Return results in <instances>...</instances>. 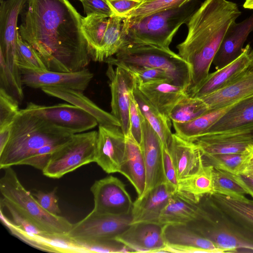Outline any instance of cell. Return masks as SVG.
Instances as JSON below:
<instances>
[{
    "instance_id": "cell-1",
    "label": "cell",
    "mask_w": 253,
    "mask_h": 253,
    "mask_svg": "<svg viewBox=\"0 0 253 253\" xmlns=\"http://www.w3.org/2000/svg\"><path fill=\"white\" fill-rule=\"evenodd\" d=\"M18 33L50 71L72 72L91 60L82 30L83 17L68 0H28Z\"/></svg>"
},
{
    "instance_id": "cell-2",
    "label": "cell",
    "mask_w": 253,
    "mask_h": 253,
    "mask_svg": "<svg viewBox=\"0 0 253 253\" xmlns=\"http://www.w3.org/2000/svg\"><path fill=\"white\" fill-rule=\"evenodd\" d=\"M236 3L227 0H205L186 23L185 39L176 46L178 54L189 65L193 96L208 77L213 59L230 26L241 15Z\"/></svg>"
},
{
    "instance_id": "cell-3",
    "label": "cell",
    "mask_w": 253,
    "mask_h": 253,
    "mask_svg": "<svg viewBox=\"0 0 253 253\" xmlns=\"http://www.w3.org/2000/svg\"><path fill=\"white\" fill-rule=\"evenodd\" d=\"M74 134L25 109H20L10 125L8 141L0 153V169L21 165L42 147L68 141Z\"/></svg>"
},
{
    "instance_id": "cell-4",
    "label": "cell",
    "mask_w": 253,
    "mask_h": 253,
    "mask_svg": "<svg viewBox=\"0 0 253 253\" xmlns=\"http://www.w3.org/2000/svg\"><path fill=\"white\" fill-rule=\"evenodd\" d=\"M3 169L4 174L0 179V199L43 232L56 236L66 235L73 224L65 217L44 210L23 186L12 167Z\"/></svg>"
},
{
    "instance_id": "cell-5",
    "label": "cell",
    "mask_w": 253,
    "mask_h": 253,
    "mask_svg": "<svg viewBox=\"0 0 253 253\" xmlns=\"http://www.w3.org/2000/svg\"><path fill=\"white\" fill-rule=\"evenodd\" d=\"M114 57L105 61L107 64L127 66H142L165 71L175 85L186 90L191 83L189 64L178 54L157 45L129 42L122 48Z\"/></svg>"
},
{
    "instance_id": "cell-6",
    "label": "cell",
    "mask_w": 253,
    "mask_h": 253,
    "mask_svg": "<svg viewBox=\"0 0 253 253\" xmlns=\"http://www.w3.org/2000/svg\"><path fill=\"white\" fill-rule=\"evenodd\" d=\"M190 2L139 19L132 20L123 17L124 31L129 42L169 48L175 34L183 24L187 23L194 11Z\"/></svg>"
},
{
    "instance_id": "cell-7",
    "label": "cell",
    "mask_w": 253,
    "mask_h": 253,
    "mask_svg": "<svg viewBox=\"0 0 253 253\" xmlns=\"http://www.w3.org/2000/svg\"><path fill=\"white\" fill-rule=\"evenodd\" d=\"M199 205L197 218L187 224L190 227L211 241L223 253L253 252V240L218 211L207 195Z\"/></svg>"
},
{
    "instance_id": "cell-8",
    "label": "cell",
    "mask_w": 253,
    "mask_h": 253,
    "mask_svg": "<svg viewBox=\"0 0 253 253\" xmlns=\"http://www.w3.org/2000/svg\"><path fill=\"white\" fill-rule=\"evenodd\" d=\"M97 131L74 134L51 155L42 170L44 175L60 178L84 165L95 162Z\"/></svg>"
},
{
    "instance_id": "cell-9",
    "label": "cell",
    "mask_w": 253,
    "mask_h": 253,
    "mask_svg": "<svg viewBox=\"0 0 253 253\" xmlns=\"http://www.w3.org/2000/svg\"><path fill=\"white\" fill-rule=\"evenodd\" d=\"M131 213L125 215L97 214L92 211L84 218L73 224L65 237L81 246L113 240L131 223Z\"/></svg>"
},
{
    "instance_id": "cell-10",
    "label": "cell",
    "mask_w": 253,
    "mask_h": 253,
    "mask_svg": "<svg viewBox=\"0 0 253 253\" xmlns=\"http://www.w3.org/2000/svg\"><path fill=\"white\" fill-rule=\"evenodd\" d=\"M28 0H0V52L18 84L22 86L18 62L17 22Z\"/></svg>"
},
{
    "instance_id": "cell-11",
    "label": "cell",
    "mask_w": 253,
    "mask_h": 253,
    "mask_svg": "<svg viewBox=\"0 0 253 253\" xmlns=\"http://www.w3.org/2000/svg\"><path fill=\"white\" fill-rule=\"evenodd\" d=\"M90 191L94 200L92 212L115 215L131 213L133 202L125 184L117 177L109 175L96 180Z\"/></svg>"
},
{
    "instance_id": "cell-12",
    "label": "cell",
    "mask_w": 253,
    "mask_h": 253,
    "mask_svg": "<svg viewBox=\"0 0 253 253\" xmlns=\"http://www.w3.org/2000/svg\"><path fill=\"white\" fill-rule=\"evenodd\" d=\"M24 109L73 134L88 131L98 125L92 116L71 104L45 106L31 102Z\"/></svg>"
},
{
    "instance_id": "cell-13",
    "label": "cell",
    "mask_w": 253,
    "mask_h": 253,
    "mask_svg": "<svg viewBox=\"0 0 253 253\" xmlns=\"http://www.w3.org/2000/svg\"><path fill=\"white\" fill-rule=\"evenodd\" d=\"M106 75L111 90V113L118 120L126 136L130 130L129 108L133 91L137 84L135 75L125 68L108 64Z\"/></svg>"
},
{
    "instance_id": "cell-14",
    "label": "cell",
    "mask_w": 253,
    "mask_h": 253,
    "mask_svg": "<svg viewBox=\"0 0 253 253\" xmlns=\"http://www.w3.org/2000/svg\"><path fill=\"white\" fill-rule=\"evenodd\" d=\"M203 157L224 154H249L253 150V135L249 129L208 132L191 140Z\"/></svg>"
},
{
    "instance_id": "cell-15",
    "label": "cell",
    "mask_w": 253,
    "mask_h": 253,
    "mask_svg": "<svg viewBox=\"0 0 253 253\" xmlns=\"http://www.w3.org/2000/svg\"><path fill=\"white\" fill-rule=\"evenodd\" d=\"M22 84L33 88L55 87L84 91L93 74L86 68L72 72L20 69Z\"/></svg>"
},
{
    "instance_id": "cell-16",
    "label": "cell",
    "mask_w": 253,
    "mask_h": 253,
    "mask_svg": "<svg viewBox=\"0 0 253 253\" xmlns=\"http://www.w3.org/2000/svg\"><path fill=\"white\" fill-rule=\"evenodd\" d=\"M95 162L106 173L120 172L124 157L126 136L120 126L99 125Z\"/></svg>"
},
{
    "instance_id": "cell-17",
    "label": "cell",
    "mask_w": 253,
    "mask_h": 253,
    "mask_svg": "<svg viewBox=\"0 0 253 253\" xmlns=\"http://www.w3.org/2000/svg\"><path fill=\"white\" fill-rule=\"evenodd\" d=\"M115 240L133 252H166L163 225L158 223L139 222L131 223Z\"/></svg>"
},
{
    "instance_id": "cell-18",
    "label": "cell",
    "mask_w": 253,
    "mask_h": 253,
    "mask_svg": "<svg viewBox=\"0 0 253 253\" xmlns=\"http://www.w3.org/2000/svg\"><path fill=\"white\" fill-rule=\"evenodd\" d=\"M163 235L166 252L223 253L211 241L187 224L164 225Z\"/></svg>"
},
{
    "instance_id": "cell-19",
    "label": "cell",
    "mask_w": 253,
    "mask_h": 253,
    "mask_svg": "<svg viewBox=\"0 0 253 253\" xmlns=\"http://www.w3.org/2000/svg\"><path fill=\"white\" fill-rule=\"evenodd\" d=\"M140 145L146 171L145 188L141 198L152 188L166 182L163 160V144L158 134L146 119L142 125Z\"/></svg>"
},
{
    "instance_id": "cell-20",
    "label": "cell",
    "mask_w": 253,
    "mask_h": 253,
    "mask_svg": "<svg viewBox=\"0 0 253 253\" xmlns=\"http://www.w3.org/2000/svg\"><path fill=\"white\" fill-rule=\"evenodd\" d=\"M253 63V49L250 44L243 48L241 54L232 62L209 74L193 97L201 98L220 89L237 81L249 70Z\"/></svg>"
},
{
    "instance_id": "cell-21",
    "label": "cell",
    "mask_w": 253,
    "mask_h": 253,
    "mask_svg": "<svg viewBox=\"0 0 253 253\" xmlns=\"http://www.w3.org/2000/svg\"><path fill=\"white\" fill-rule=\"evenodd\" d=\"M207 196L218 211L253 240V201L217 193Z\"/></svg>"
},
{
    "instance_id": "cell-22",
    "label": "cell",
    "mask_w": 253,
    "mask_h": 253,
    "mask_svg": "<svg viewBox=\"0 0 253 253\" xmlns=\"http://www.w3.org/2000/svg\"><path fill=\"white\" fill-rule=\"evenodd\" d=\"M175 191L174 187L165 182L152 188L141 198H137L133 202L131 223H158L162 210Z\"/></svg>"
},
{
    "instance_id": "cell-23",
    "label": "cell",
    "mask_w": 253,
    "mask_h": 253,
    "mask_svg": "<svg viewBox=\"0 0 253 253\" xmlns=\"http://www.w3.org/2000/svg\"><path fill=\"white\" fill-rule=\"evenodd\" d=\"M253 31V14L239 23L233 22L228 29L213 59L216 70L237 58L243 51V45Z\"/></svg>"
},
{
    "instance_id": "cell-24",
    "label": "cell",
    "mask_w": 253,
    "mask_h": 253,
    "mask_svg": "<svg viewBox=\"0 0 253 253\" xmlns=\"http://www.w3.org/2000/svg\"><path fill=\"white\" fill-rule=\"evenodd\" d=\"M168 148L173 160L178 180L195 174L204 164L198 146L175 133H173Z\"/></svg>"
},
{
    "instance_id": "cell-25",
    "label": "cell",
    "mask_w": 253,
    "mask_h": 253,
    "mask_svg": "<svg viewBox=\"0 0 253 253\" xmlns=\"http://www.w3.org/2000/svg\"><path fill=\"white\" fill-rule=\"evenodd\" d=\"M138 84L142 94L167 119L175 105L187 95L185 89L168 81Z\"/></svg>"
},
{
    "instance_id": "cell-26",
    "label": "cell",
    "mask_w": 253,
    "mask_h": 253,
    "mask_svg": "<svg viewBox=\"0 0 253 253\" xmlns=\"http://www.w3.org/2000/svg\"><path fill=\"white\" fill-rule=\"evenodd\" d=\"M126 136V150L120 171L134 187L137 198L143 194L146 184V171L141 146L130 131Z\"/></svg>"
},
{
    "instance_id": "cell-27",
    "label": "cell",
    "mask_w": 253,
    "mask_h": 253,
    "mask_svg": "<svg viewBox=\"0 0 253 253\" xmlns=\"http://www.w3.org/2000/svg\"><path fill=\"white\" fill-rule=\"evenodd\" d=\"M1 222L9 232L23 242L37 249L50 253H72L73 243L68 239L50 235H38L30 233L16 225L9 220L0 209Z\"/></svg>"
},
{
    "instance_id": "cell-28",
    "label": "cell",
    "mask_w": 253,
    "mask_h": 253,
    "mask_svg": "<svg viewBox=\"0 0 253 253\" xmlns=\"http://www.w3.org/2000/svg\"><path fill=\"white\" fill-rule=\"evenodd\" d=\"M41 89L49 96L64 100L89 113L97 120L98 125L120 127L119 121L111 113L100 108L85 96L83 92L55 87H43Z\"/></svg>"
},
{
    "instance_id": "cell-29",
    "label": "cell",
    "mask_w": 253,
    "mask_h": 253,
    "mask_svg": "<svg viewBox=\"0 0 253 253\" xmlns=\"http://www.w3.org/2000/svg\"><path fill=\"white\" fill-rule=\"evenodd\" d=\"M253 94V71L249 70L232 84L202 98L210 110L218 109L237 103Z\"/></svg>"
},
{
    "instance_id": "cell-30",
    "label": "cell",
    "mask_w": 253,
    "mask_h": 253,
    "mask_svg": "<svg viewBox=\"0 0 253 253\" xmlns=\"http://www.w3.org/2000/svg\"><path fill=\"white\" fill-rule=\"evenodd\" d=\"M213 167L204 163L195 174L178 180L176 192L198 204L202 198L213 191Z\"/></svg>"
},
{
    "instance_id": "cell-31",
    "label": "cell",
    "mask_w": 253,
    "mask_h": 253,
    "mask_svg": "<svg viewBox=\"0 0 253 253\" xmlns=\"http://www.w3.org/2000/svg\"><path fill=\"white\" fill-rule=\"evenodd\" d=\"M230 129H253V94L236 103L206 133Z\"/></svg>"
},
{
    "instance_id": "cell-32",
    "label": "cell",
    "mask_w": 253,
    "mask_h": 253,
    "mask_svg": "<svg viewBox=\"0 0 253 253\" xmlns=\"http://www.w3.org/2000/svg\"><path fill=\"white\" fill-rule=\"evenodd\" d=\"M199 211V203L186 199L175 191L162 210L158 223L163 225L187 224L197 218Z\"/></svg>"
},
{
    "instance_id": "cell-33",
    "label": "cell",
    "mask_w": 253,
    "mask_h": 253,
    "mask_svg": "<svg viewBox=\"0 0 253 253\" xmlns=\"http://www.w3.org/2000/svg\"><path fill=\"white\" fill-rule=\"evenodd\" d=\"M123 26V17L114 15L109 18L108 23L100 47L92 60L105 62L129 43L124 33Z\"/></svg>"
},
{
    "instance_id": "cell-34",
    "label": "cell",
    "mask_w": 253,
    "mask_h": 253,
    "mask_svg": "<svg viewBox=\"0 0 253 253\" xmlns=\"http://www.w3.org/2000/svg\"><path fill=\"white\" fill-rule=\"evenodd\" d=\"M133 96L145 119L158 134L163 145L169 147L172 134L170 130L171 121L167 119L142 94L137 84L133 91Z\"/></svg>"
},
{
    "instance_id": "cell-35",
    "label": "cell",
    "mask_w": 253,
    "mask_h": 253,
    "mask_svg": "<svg viewBox=\"0 0 253 253\" xmlns=\"http://www.w3.org/2000/svg\"><path fill=\"white\" fill-rule=\"evenodd\" d=\"M237 103L220 109L210 110L205 114L189 122L184 123L172 122L175 133L188 140H191L205 134Z\"/></svg>"
},
{
    "instance_id": "cell-36",
    "label": "cell",
    "mask_w": 253,
    "mask_h": 253,
    "mask_svg": "<svg viewBox=\"0 0 253 253\" xmlns=\"http://www.w3.org/2000/svg\"><path fill=\"white\" fill-rule=\"evenodd\" d=\"M210 110L201 98L185 96L171 110L169 118L172 122L184 123L193 121Z\"/></svg>"
},
{
    "instance_id": "cell-37",
    "label": "cell",
    "mask_w": 253,
    "mask_h": 253,
    "mask_svg": "<svg viewBox=\"0 0 253 253\" xmlns=\"http://www.w3.org/2000/svg\"><path fill=\"white\" fill-rule=\"evenodd\" d=\"M109 18L97 15L83 17L82 30L87 42L91 59L100 47L108 23Z\"/></svg>"
},
{
    "instance_id": "cell-38",
    "label": "cell",
    "mask_w": 253,
    "mask_h": 253,
    "mask_svg": "<svg viewBox=\"0 0 253 253\" xmlns=\"http://www.w3.org/2000/svg\"><path fill=\"white\" fill-rule=\"evenodd\" d=\"M191 0H141L140 4L122 17L132 20L139 19L157 12L182 6Z\"/></svg>"
},
{
    "instance_id": "cell-39",
    "label": "cell",
    "mask_w": 253,
    "mask_h": 253,
    "mask_svg": "<svg viewBox=\"0 0 253 253\" xmlns=\"http://www.w3.org/2000/svg\"><path fill=\"white\" fill-rule=\"evenodd\" d=\"M249 154H217L202 158L205 164L231 173L240 174Z\"/></svg>"
},
{
    "instance_id": "cell-40",
    "label": "cell",
    "mask_w": 253,
    "mask_h": 253,
    "mask_svg": "<svg viewBox=\"0 0 253 253\" xmlns=\"http://www.w3.org/2000/svg\"><path fill=\"white\" fill-rule=\"evenodd\" d=\"M213 191L232 198L243 199L247 194L245 190L225 171L213 168Z\"/></svg>"
},
{
    "instance_id": "cell-41",
    "label": "cell",
    "mask_w": 253,
    "mask_h": 253,
    "mask_svg": "<svg viewBox=\"0 0 253 253\" xmlns=\"http://www.w3.org/2000/svg\"><path fill=\"white\" fill-rule=\"evenodd\" d=\"M18 62L20 69L31 70H48L37 51L17 33Z\"/></svg>"
},
{
    "instance_id": "cell-42",
    "label": "cell",
    "mask_w": 253,
    "mask_h": 253,
    "mask_svg": "<svg viewBox=\"0 0 253 253\" xmlns=\"http://www.w3.org/2000/svg\"><path fill=\"white\" fill-rule=\"evenodd\" d=\"M0 88L4 90L20 104L24 99L22 87L17 83L0 52Z\"/></svg>"
},
{
    "instance_id": "cell-43",
    "label": "cell",
    "mask_w": 253,
    "mask_h": 253,
    "mask_svg": "<svg viewBox=\"0 0 253 253\" xmlns=\"http://www.w3.org/2000/svg\"><path fill=\"white\" fill-rule=\"evenodd\" d=\"M113 65L123 67L132 73L138 84L165 81L173 84L169 76L160 69L142 66H127L118 64Z\"/></svg>"
},
{
    "instance_id": "cell-44",
    "label": "cell",
    "mask_w": 253,
    "mask_h": 253,
    "mask_svg": "<svg viewBox=\"0 0 253 253\" xmlns=\"http://www.w3.org/2000/svg\"><path fill=\"white\" fill-rule=\"evenodd\" d=\"M19 103L0 88V129L9 126L19 113Z\"/></svg>"
},
{
    "instance_id": "cell-45",
    "label": "cell",
    "mask_w": 253,
    "mask_h": 253,
    "mask_svg": "<svg viewBox=\"0 0 253 253\" xmlns=\"http://www.w3.org/2000/svg\"><path fill=\"white\" fill-rule=\"evenodd\" d=\"M68 141L50 143L42 147L23 161L21 165L30 166L42 171L53 153Z\"/></svg>"
},
{
    "instance_id": "cell-46",
    "label": "cell",
    "mask_w": 253,
    "mask_h": 253,
    "mask_svg": "<svg viewBox=\"0 0 253 253\" xmlns=\"http://www.w3.org/2000/svg\"><path fill=\"white\" fill-rule=\"evenodd\" d=\"M145 120V117L132 96L129 108V131L134 139L140 144L142 140V125Z\"/></svg>"
},
{
    "instance_id": "cell-47",
    "label": "cell",
    "mask_w": 253,
    "mask_h": 253,
    "mask_svg": "<svg viewBox=\"0 0 253 253\" xmlns=\"http://www.w3.org/2000/svg\"><path fill=\"white\" fill-rule=\"evenodd\" d=\"M81 1L86 16L97 15L109 18L115 15L107 0H82Z\"/></svg>"
},
{
    "instance_id": "cell-48",
    "label": "cell",
    "mask_w": 253,
    "mask_h": 253,
    "mask_svg": "<svg viewBox=\"0 0 253 253\" xmlns=\"http://www.w3.org/2000/svg\"><path fill=\"white\" fill-rule=\"evenodd\" d=\"M0 206L5 208L12 218V221L21 229L30 233L38 235L47 234L35 226L26 218L20 214L11 205L0 199Z\"/></svg>"
},
{
    "instance_id": "cell-49",
    "label": "cell",
    "mask_w": 253,
    "mask_h": 253,
    "mask_svg": "<svg viewBox=\"0 0 253 253\" xmlns=\"http://www.w3.org/2000/svg\"><path fill=\"white\" fill-rule=\"evenodd\" d=\"M56 191V187L47 193L39 190L34 193V196L44 210L52 214L59 215L61 210L58 204Z\"/></svg>"
},
{
    "instance_id": "cell-50",
    "label": "cell",
    "mask_w": 253,
    "mask_h": 253,
    "mask_svg": "<svg viewBox=\"0 0 253 253\" xmlns=\"http://www.w3.org/2000/svg\"><path fill=\"white\" fill-rule=\"evenodd\" d=\"M163 160L166 182L174 187L176 190L178 179L173 160L168 147L163 145Z\"/></svg>"
},
{
    "instance_id": "cell-51",
    "label": "cell",
    "mask_w": 253,
    "mask_h": 253,
    "mask_svg": "<svg viewBox=\"0 0 253 253\" xmlns=\"http://www.w3.org/2000/svg\"><path fill=\"white\" fill-rule=\"evenodd\" d=\"M115 15L123 17L131 10L137 7L141 0H107Z\"/></svg>"
},
{
    "instance_id": "cell-52",
    "label": "cell",
    "mask_w": 253,
    "mask_h": 253,
    "mask_svg": "<svg viewBox=\"0 0 253 253\" xmlns=\"http://www.w3.org/2000/svg\"><path fill=\"white\" fill-rule=\"evenodd\" d=\"M232 178L253 198V178L243 174L229 173Z\"/></svg>"
},
{
    "instance_id": "cell-53",
    "label": "cell",
    "mask_w": 253,
    "mask_h": 253,
    "mask_svg": "<svg viewBox=\"0 0 253 253\" xmlns=\"http://www.w3.org/2000/svg\"><path fill=\"white\" fill-rule=\"evenodd\" d=\"M240 174L253 178V150L249 154Z\"/></svg>"
},
{
    "instance_id": "cell-54",
    "label": "cell",
    "mask_w": 253,
    "mask_h": 253,
    "mask_svg": "<svg viewBox=\"0 0 253 253\" xmlns=\"http://www.w3.org/2000/svg\"><path fill=\"white\" fill-rule=\"evenodd\" d=\"M10 135V126L0 129V153L6 145Z\"/></svg>"
},
{
    "instance_id": "cell-55",
    "label": "cell",
    "mask_w": 253,
    "mask_h": 253,
    "mask_svg": "<svg viewBox=\"0 0 253 253\" xmlns=\"http://www.w3.org/2000/svg\"><path fill=\"white\" fill-rule=\"evenodd\" d=\"M243 7L246 9H253V0H246Z\"/></svg>"
},
{
    "instance_id": "cell-56",
    "label": "cell",
    "mask_w": 253,
    "mask_h": 253,
    "mask_svg": "<svg viewBox=\"0 0 253 253\" xmlns=\"http://www.w3.org/2000/svg\"><path fill=\"white\" fill-rule=\"evenodd\" d=\"M249 70L253 71V63L250 66Z\"/></svg>"
},
{
    "instance_id": "cell-57",
    "label": "cell",
    "mask_w": 253,
    "mask_h": 253,
    "mask_svg": "<svg viewBox=\"0 0 253 253\" xmlns=\"http://www.w3.org/2000/svg\"><path fill=\"white\" fill-rule=\"evenodd\" d=\"M251 132H252V134H253V130H251Z\"/></svg>"
},
{
    "instance_id": "cell-58",
    "label": "cell",
    "mask_w": 253,
    "mask_h": 253,
    "mask_svg": "<svg viewBox=\"0 0 253 253\" xmlns=\"http://www.w3.org/2000/svg\"><path fill=\"white\" fill-rule=\"evenodd\" d=\"M80 1H81L82 0H79Z\"/></svg>"
},
{
    "instance_id": "cell-59",
    "label": "cell",
    "mask_w": 253,
    "mask_h": 253,
    "mask_svg": "<svg viewBox=\"0 0 253 253\" xmlns=\"http://www.w3.org/2000/svg\"></svg>"
}]
</instances>
